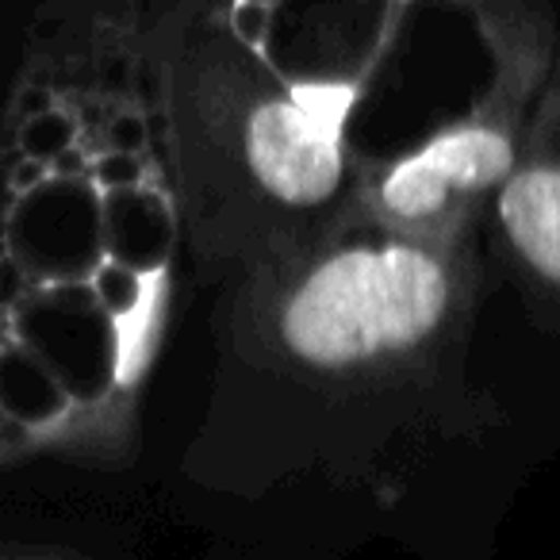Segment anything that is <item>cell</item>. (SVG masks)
<instances>
[{"label": "cell", "instance_id": "6da1fadb", "mask_svg": "<svg viewBox=\"0 0 560 560\" xmlns=\"http://www.w3.org/2000/svg\"><path fill=\"white\" fill-rule=\"evenodd\" d=\"M460 296L450 238L384 231L323 249L277 280L269 330L280 353L315 373H376L442 335Z\"/></svg>", "mask_w": 560, "mask_h": 560}, {"label": "cell", "instance_id": "7a4b0ae2", "mask_svg": "<svg viewBox=\"0 0 560 560\" xmlns=\"http://www.w3.org/2000/svg\"><path fill=\"white\" fill-rule=\"evenodd\" d=\"M353 85L292 81L257 93L238 119V162L254 192L284 211L323 208L346 177V119Z\"/></svg>", "mask_w": 560, "mask_h": 560}, {"label": "cell", "instance_id": "3957f363", "mask_svg": "<svg viewBox=\"0 0 560 560\" xmlns=\"http://www.w3.org/2000/svg\"><path fill=\"white\" fill-rule=\"evenodd\" d=\"M514 158L518 142L506 124L468 119L445 127L373 180L369 208L376 211L384 231L450 238V226L468 219L476 200L503 185L514 170Z\"/></svg>", "mask_w": 560, "mask_h": 560}]
</instances>
